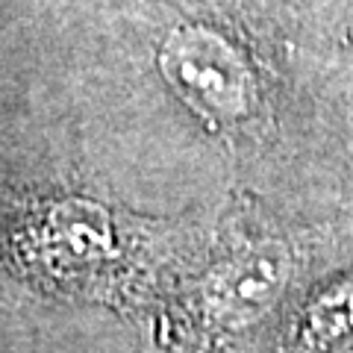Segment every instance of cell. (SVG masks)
Here are the masks:
<instances>
[{
	"label": "cell",
	"instance_id": "6da1fadb",
	"mask_svg": "<svg viewBox=\"0 0 353 353\" xmlns=\"http://www.w3.org/2000/svg\"><path fill=\"white\" fill-rule=\"evenodd\" d=\"M136 241L127 215L71 192L30 197L6 221V256L18 277L85 301H106L121 289Z\"/></svg>",
	"mask_w": 353,
	"mask_h": 353
},
{
	"label": "cell",
	"instance_id": "7a4b0ae2",
	"mask_svg": "<svg viewBox=\"0 0 353 353\" xmlns=\"http://www.w3.org/2000/svg\"><path fill=\"white\" fill-rule=\"evenodd\" d=\"M297 268L289 239L239 233L159 315L157 341L168 353H227L283 303Z\"/></svg>",
	"mask_w": 353,
	"mask_h": 353
},
{
	"label": "cell",
	"instance_id": "3957f363",
	"mask_svg": "<svg viewBox=\"0 0 353 353\" xmlns=\"http://www.w3.org/2000/svg\"><path fill=\"white\" fill-rule=\"evenodd\" d=\"M159 80L212 132L248 127L262 106V83L248 48L209 21H180L153 53Z\"/></svg>",
	"mask_w": 353,
	"mask_h": 353
},
{
	"label": "cell",
	"instance_id": "277c9868",
	"mask_svg": "<svg viewBox=\"0 0 353 353\" xmlns=\"http://www.w3.org/2000/svg\"><path fill=\"white\" fill-rule=\"evenodd\" d=\"M280 353H353V271L321 283L294 309Z\"/></svg>",
	"mask_w": 353,
	"mask_h": 353
}]
</instances>
